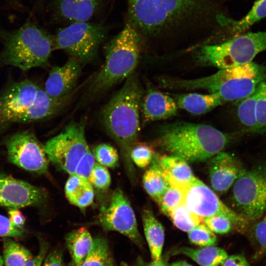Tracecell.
Wrapping results in <instances>:
<instances>
[{
	"mask_svg": "<svg viewBox=\"0 0 266 266\" xmlns=\"http://www.w3.org/2000/svg\"><path fill=\"white\" fill-rule=\"evenodd\" d=\"M142 93L137 75L133 72L110 99L102 112L104 127L119 146L127 174L133 183L136 177L130 152L140 131L139 107Z\"/></svg>",
	"mask_w": 266,
	"mask_h": 266,
	"instance_id": "6da1fadb",
	"label": "cell"
},
{
	"mask_svg": "<svg viewBox=\"0 0 266 266\" xmlns=\"http://www.w3.org/2000/svg\"><path fill=\"white\" fill-rule=\"evenodd\" d=\"M229 139L210 125L181 122L163 127L157 143L171 155L195 162L205 161L221 152Z\"/></svg>",
	"mask_w": 266,
	"mask_h": 266,
	"instance_id": "7a4b0ae2",
	"label": "cell"
},
{
	"mask_svg": "<svg viewBox=\"0 0 266 266\" xmlns=\"http://www.w3.org/2000/svg\"><path fill=\"white\" fill-rule=\"evenodd\" d=\"M266 79V67L253 62L227 68L201 78L178 79V88L207 90L224 103L239 100L253 93Z\"/></svg>",
	"mask_w": 266,
	"mask_h": 266,
	"instance_id": "3957f363",
	"label": "cell"
},
{
	"mask_svg": "<svg viewBox=\"0 0 266 266\" xmlns=\"http://www.w3.org/2000/svg\"><path fill=\"white\" fill-rule=\"evenodd\" d=\"M140 52V38L132 21L107 43L104 64L95 75L90 91L102 92L126 79L134 72Z\"/></svg>",
	"mask_w": 266,
	"mask_h": 266,
	"instance_id": "277c9868",
	"label": "cell"
},
{
	"mask_svg": "<svg viewBox=\"0 0 266 266\" xmlns=\"http://www.w3.org/2000/svg\"><path fill=\"white\" fill-rule=\"evenodd\" d=\"M0 64L26 71L46 64L54 51V36L27 23L4 37Z\"/></svg>",
	"mask_w": 266,
	"mask_h": 266,
	"instance_id": "5b68a950",
	"label": "cell"
},
{
	"mask_svg": "<svg viewBox=\"0 0 266 266\" xmlns=\"http://www.w3.org/2000/svg\"><path fill=\"white\" fill-rule=\"evenodd\" d=\"M265 51L266 31H264L243 33L221 44L205 45L198 55L200 63L224 69L251 63Z\"/></svg>",
	"mask_w": 266,
	"mask_h": 266,
	"instance_id": "8992f818",
	"label": "cell"
},
{
	"mask_svg": "<svg viewBox=\"0 0 266 266\" xmlns=\"http://www.w3.org/2000/svg\"><path fill=\"white\" fill-rule=\"evenodd\" d=\"M200 0H128L133 23L152 33L181 20L197 8Z\"/></svg>",
	"mask_w": 266,
	"mask_h": 266,
	"instance_id": "52a82bcc",
	"label": "cell"
},
{
	"mask_svg": "<svg viewBox=\"0 0 266 266\" xmlns=\"http://www.w3.org/2000/svg\"><path fill=\"white\" fill-rule=\"evenodd\" d=\"M232 200L237 212L251 224L266 213V161L244 169L233 184Z\"/></svg>",
	"mask_w": 266,
	"mask_h": 266,
	"instance_id": "ba28073f",
	"label": "cell"
},
{
	"mask_svg": "<svg viewBox=\"0 0 266 266\" xmlns=\"http://www.w3.org/2000/svg\"><path fill=\"white\" fill-rule=\"evenodd\" d=\"M43 146L49 161L56 167L70 175L74 174L79 160L90 149L84 121L70 123Z\"/></svg>",
	"mask_w": 266,
	"mask_h": 266,
	"instance_id": "9c48e42d",
	"label": "cell"
},
{
	"mask_svg": "<svg viewBox=\"0 0 266 266\" xmlns=\"http://www.w3.org/2000/svg\"><path fill=\"white\" fill-rule=\"evenodd\" d=\"M105 35L100 25L73 22L60 29L54 36V50H63L81 64L94 59Z\"/></svg>",
	"mask_w": 266,
	"mask_h": 266,
	"instance_id": "30bf717a",
	"label": "cell"
},
{
	"mask_svg": "<svg viewBox=\"0 0 266 266\" xmlns=\"http://www.w3.org/2000/svg\"><path fill=\"white\" fill-rule=\"evenodd\" d=\"M184 203L203 218L214 215L227 217L234 228L242 233L246 234L251 225L242 215L225 205L213 191L197 178L186 188Z\"/></svg>",
	"mask_w": 266,
	"mask_h": 266,
	"instance_id": "8fae6325",
	"label": "cell"
},
{
	"mask_svg": "<svg viewBox=\"0 0 266 266\" xmlns=\"http://www.w3.org/2000/svg\"><path fill=\"white\" fill-rule=\"evenodd\" d=\"M4 144L8 159L12 164L33 173L47 172L49 159L44 146L32 131L16 133L8 137Z\"/></svg>",
	"mask_w": 266,
	"mask_h": 266,
	"instance_id": "7c38bea8",
	"label": "cell"
},
{
	"mask_svg": "<svg viewBox=\"0 0 266 266\" xmlns=\"http://www.w3.org/2000/svg\"><path fill=\"white\" fill-rule=\"evenodd\" d=\"M98 222L104 231L117 232L137 245H142L143 240L138 229L134 211L128 199L120 188H116L112 193L108 205L101 209Z\"/></svg>",
	"mask_w": 266,
	"mask_h": 266,
	"instance_id": "4fadbf2b",
	"label": "cell"
},
{
	"mask_svg": "<svg viewBox=\"0 0 266 266\" xmlns=\"http://www.w3.org/2000/svg\"><path fill=\"white\" fill-rule=\"evenodd\" d=\"M39 88L33 81L25 79L13 83L0 92V134L12 124L22 123Z\"/></svg>",
	"mask_w": 266,
	"mask_h": 266,
	"instance_id": "5bb4252c",
	"label": "cell"
},
{
	"mask_svg": "<svg viewBox=\"0 0 266 266\" xmlns=\"http://www.w3.org/2000/svg\"><path fill=\"white\" fill-rule=\"evenodd\" d=\"M47 198V193L43 189L0 173V206L9 209L39 206Z\"/></svg>",
	"mask_w": 266,
	"mask_h": 266,
	"instance_id": "9a60e30c",
	"label": "cell"
},
{
	"mask_svg": "<svg viewBox=\"0 0 266 266\" xmlns=\"http://www.w3.org/2000/svg\"><path fill=\"white\" fill-rule=\"evenodd\" d=\"M81 69V63L70 57L61 66L51 69L43 88L51 97L60 99L69 97L75 86Z\"/></svg>",
	"mask_w": 266,
	"mask_h": 266,
	"instance_id": "2e32d148",
	"label": "cell"
},
{
	"mask_svg": "<svg viewBox=\"0 0 266 266\" xmlns=\"http://www.w3.org/2000/svg\"><path fill=\"white\" fill-rule=\"evenodd\" d=\"M240 163L231 154L220 152L210 161L209 179L217 193L226 192L244 170Z\"/></svg>",
	"mask_w": 266,
	"mask_h": 266,
	"instance_id": "e0dca14e",
	"label": "cell"
},
{
	"mask_svg": "<svg viewBox=\"0 0 266 266\" xmlns=\"http://www.w3.org/2000/svg\"><path fill=\"white\" fill-rule=\"evenodd\" d=\"M152 162L162 172L170 185L186 188L196 178L187 162L179 157H159L155 153Z\"/></svg>",
	"mask_w": 266,
	"mask_h": 266,
	"instance_id": "ac0fdd59",
	"label": "cell"
},
{
	"mask_svg": "<svg viewBox=\"0 0 266 266\" xmlns=\"http://www.w3.org/2000/svg\"><path fill=\"white\" fill-rule=\"evenodd\" d=\"M178 106L170 96L149 88L142 103V114L145 122L165 120L176 114Z\"/></svg>",
	"mask_w": 266,
	"mask_h": 266,
	"instance_id": "d6986e66",
	"label": "cell"
},
{
	"mask_svg": "<svg viewBox=\"0 0 266 266\" xmlns=\"http://www.w3.org/2000/svg\"><path fill=\"white\" fill-rule=\"evenodd\" d=\"M102 0H56V10L62 18L73 22H88Z\"/></svg>",
	"mask_w": 266,
	"mask_h": 266,
	"instance_id": "ffe728a7",
	"label": "cell"
},
{
	"mask_svg": "<svg viewBox=\"0 0 266 266\" xmlns=\"http://www.w3.org/2000/svg\"><path fill=\"white\" fill-rule=\"evenodd\" d=\"M68 99L69 97L54 99L40 87L34 102L25 114L23 123L39 121L57 113L66 105Z\"/></svg>",
	"mask_w": 266,
	"mask_h": 266,
	"instance_id": "44dd1931",
	"label": "cell"
},
{
	"mask_svg": "<svg viewBox=\"0 0 266 266\" xmlns=\"http://www.w3.org/2000/svg\"><path fill=\"white\" fill-rule=\"evenodd\" d=\"M144 233L151 258L158 261L162 258L165 241L164 229L151 209H144L142 213Z\"/></svg>",
	"mask_w": 266,
	"mask_h": 266,
	"instance_id": "7402d4cb",
	"label": "cell"
},
{
	"mask_svg": "<svg viewBox=\"0 0 266 266\" xmlns=\"http://www.w3.org/2000/svg\"><path fill=\"white\" fill-rule=\"evenodd\" d=\"M68 201L81 209L90 206L94 201V191L89 181L74 174L70 175L65 187Z\"/></svg>",
	"mask_w": 266,
	"mask_h": 266,
	"instance_id": "603a6c76",
	"label": "cell"
},
{
	"mask_svg": "<svg viewBox=\"0 0 266 266\" xmlns=\"http://www.w3.org/2000/svg\"><path fill=\"white\" fill-rule=\"evenodd\" d=\"M65 240L71 258L68 266H80L92 247L94 238L89 231L82 227L68 233Z\"/></svg>",
	"mask_w": 266,
	"mask_h": 266,
	"instance_id": "cb8c5ba5",
	"label": "cell"
},
{
	"mask_svg": "<svg viewBox=\"0 0 266 266\" xmlns=\"http://www.w3.org/2000/svg\"><path fill=\"white\" fill-rule=\"evenodd\" d=\"M178 107L192 114L200 115L224 104L216 94L188 93L179 96L176 102Z\"/></svg>",
	"mask_w": 266,
	"mask_h": 266,
	"instance_id": "d4e9b609",
	"label": "cell"
},
{
	"mask_svg": "<svg viewBox=\"0 0 266 266\" xmlns=\"http://www.w3.org/2000/svg\"><path fill=\"white\" fill-rule=\"evenodd\" d=\"M172 254L185 255L200 266H222L229 256L224 249L215 246L199 249L183 247L175 250Z\"/></svg>",
	"mask_w": 266,
	"mask_h": 266,
	"instance_id": "484cf974",
	"label": "cell"
},
{
	"mask_svg": "<svg viewBox=\"0 0 266 266\" xmlns=\"http://www.w3.org/2000/svg\"><path fill=\"white\" fill-rule=\"evenodd\" d=\"M150 165V167L143 174L142 183L148 194L158 202L169 184L157 166L153 162Z\"/></svg>",
	"mask_w": 266,
	"mask_h": 266,
	"instance_id": "4316f807",
	"label": "cell"
},
{
	"mask_svg": "<svg viewBox=\"0 0 266 266\" xmlns=\"http://www.w3.org/2000/svg\"><path fill=\"white\" fill-rule=\"evenodd\" d=\"M246 234L254 252L253 260H261L266 256V213L251 224Z\"/></svg>",
	"mask_w": 266,
	"mask_h": 266,
	"instance_id": "83f0119b",
	"label": "cell"
},
{
	"mask_svg": "<svg viewBox=\"0 0 266 266\" xmlns=\"http://www.w3.org/2000/svg\"><path fill=\"white\" fill-rule=\"evenodd\" d=\"M33 257L21 244L11 237H3L2 260L5 266H25Z\"/></svg>",
	"mask_w": 266,
	"mask_h": 266,
	"instance_id": "f1b7e54d",
	"label": "cell"
},
{
	"mask_svg": "<svg viewBox=\"0 0 266 266\" xmlns=\"http://www.w3.org/2000/svg\"><path fill=\"white\" fill-rule=\"evenodd\" d=\"M239 101V102L237 107V116L239 122L244 128V132L256 133L257 130L256 90L250 95Z\"/></svg>",
	"mask_w": 266,
	"mask_h": 266,
	"instance_id": "f546056e",
	"label": "cell"
},
{
	"mask_svg": "<svg viewBox=\"0 0 266 266\" xmlns=\"http://www.w3.org/2000/svg\"><path fill=\"white\" fill-rule=\"evenodd\" d=\"M168 216L177 228L188 233L200 224L204 219L190 210L184 203L175 207Z\"/></svg>",
	"mask_w": 266,
	"mask_h": 266,
	"instance_id": "4dcf8cb0",
	"label": "cell"
},
{
	"mask_svg": "<svg viewBox=\"0 0 266 266\" xmlns=\"http://www.w3.org/2000/svg\"><path fill=\"white\" fill-rule=\"evenodd\" d=\"M112 261L107 240L94 238L92 247L80 266H107Z\"/></svg>",
	"mask_w": 266,
	"mask_h": 266,
	"instance_id": "1f68e13d",
	"label": "cell"
},
{
	"mask_svg": "<svg viewBox=\"0 0 266 266\" xmlns=\"http://www.w3.org/2000/svg\"><path fill=\"white\" fill-rule=\"evenodd\" d=\"M266 17V0H257L248 12L238 21H231L232 32L241 33Z\"/></svg>",
	"mask_w": 266,
	"mask_h": 266,
	"instance_id": "d6a6232c",
	"label": "cell"
},
{
	"mask_svg": "<svg viewBox=\"0 0 266 266\" xmlns=\"http://www.w3.org/2000/svg\"><path fill=\"white\" fill-rule=\"evenodd\" d=\"M186 189L169 185L157 202L161 212L168 216L175 207L184 203Z\"/></svg>",
	"mask_w": 266,
	"mask_h": 266,
	"instance_id": "836d02e7",
	"label": "cell"
},
{
	"mask_svg": "<svg viewBox=\"0 0 266 266\" xmlns=\"http://www.w3.org/2000/svg\"><path fill=\"white\" fill-rule=\"evenodd\" d=\"M92 153L99 164L109 168H115L118 165L119 154L112 145L101 143L95 146Z\"/></svg>",
	"mask_w": 266,
	"mask_h": 266,
	"instance_id": "e575fe53",
	"label": "cell"
},
{
	"mask_svg": "<svg viewBox=\"0 0 266 266\" xmlns=\"http://www.w3.org/2000/svg\"><path fill=\"white\" fill-rule=\"evenodd\" d=\"M189 241L200 247L215 246L217 238L205 225L200 224L188 233Z\"/></svg>",
	"mask_w": 266,
	"mask_h": 266,
	"instance_id": "d590c367",
	"label": "cell"
},
{
	"mask_svg": "<svg viewBox=\"0 0 266 266\" xmlns=\"http://www.w3.org/2000/svg\"><path fill=\"white\" fill-rule=\"evenodd\" d=\"M257 130L256 133H266V79L256 90Z\"/></svg>",
	"mask_w": 266,
	"mask_h": 266,
	"instance_id": "8d00e7d4",
	"label": "cell"
},
{
	"mask_svg": "<svg viewBox=\"0 0 266 266\" xmlns=\"http://www.w3.org/2000/svg\"><path fill=\"white\" fill-rule=\"evenodd\" d=\"M155 154L154 149L150 146L143 143H134L130 152L133 163L141 168L149 165Z\"/></svg>",
	"mask_w": 266,
	"mask_h": 266,
	"instance_id": "74e56055",
	"label": "cell"
},
{
	"mask_svg": "<svg viewBox=\"0 0 266 266\" xmlns=\"http://www.w3.org/2000/svg\"><path fill=\"white\" fill-rule=\"evenodd\" d=\"M89 181L92 186L100 190H106L111 184V176L106 167L95 163Z\"/></svg>",
	"mask_w": 266,
	"mask_h": 266,
	"instance_id": "f35d334b",
	"label": "cell"
},
{
	"mask_svg": "<svg viewBox=\"0 0 266 266\" xmlns=\"http://www.w3.org/2000/svg\"><path fill=\"white\" fill-rule=\"evenodd\" d=\"M204 224L213 233L226 234L234 228L231 222L226 217L214 215L203 219Z\"/></svg>",
	"mask_w": 266,
	"mask_h": 266,
	"instance_id": "ab89813d",
	"label": "cell"
},
{
	"mask_svg": "<svg viewBox=\"0 0 266 266\" xmlns=\"http://www.w3.org/2000/svg\"><path fill=\"white\" fill-rule=\"evenodd\" d=\"M95 163L94 156L89 149L79 160L74 174L89 180Z\"/></svg>",
	"mask_w": 266,
	"mask_h": 266,
	"instance_id": "60d3db41",
	"label": "cell"
},
{
	"mask_svg": "<svg viewBox=\"0 0 266 266\" xmlns=\"http://www.w3.org/2000/svg\"><path fill=\"white\" fill-rule=\"evenodd\" d=\"M24 233V229L15 226L8 218L0 215V236L20 238Z\"/></svg>",
	"mask_w": 266,
	"mask_h": 266,
	"instance_id": "b9f144b4",
	"label": "cell"
},
{
	"mask_svg": "<svg viewBox=\"0 0 266 266\" xmlns=\"http://www.w3.org/2000/svg\"><path fill=\"white\" fill-rule=\"evenodd\" d=\"M39 250L35 256L33 257L25 266H41L48 250L47 243L42 239H39Z\"/></svg>",
	"mask_w": 266,
	"mask_h": 266,
	"instance_id": "7bdbcfd3",
	"label": "cell"
},
{
	"mask_svg": "<svg viewBox=\"0 0 266 266\" xmlns=\"http://www.w3.org/2000/svg\"><path fill=\"white\" fill-rule=\"evenodd\" d=\"M41 266H64L61 251L55 250L47 255Z\"/></svg>",
	"mask_w": 266,
	"mask_h": 266,
	"instance_id": "ee69618b",
	"label": "cell"
},
{
	"mask_svg": "<svg viewBox=\"0 0 266 266\" xmlns=\"http://www.w3.org/2000/svg\"><path fill=\"white\" fill-rule=\"evenodd\" d=\"M222 266H251L244 255L238 254L228 256Z\"/></svg>",
	"mask_w": 266,
	"mask_h": 266,
	"instance_id": "f6af8a7d",
	"label": "cell"
},
{
	"mask_svg": "<svg viewBox=\"0 0 266 266\" xmlns=\"http://www.w3.org/2000/svg\"><path fill=\"white\" fill-rule=\"evenodd\" d=\"M8 215V219L15 226L19 229H24L26 219L23 214L18 209H9Z\"/></svg>",
	"mask_w": 266,
	"mask_h": 266,
	"instance_id": "bcb514c9",
	"label": "cell"
},
{
	"mask_svg": "<svg viewBox=\"0 0 266 266\" xmlns=\"http://www.w3.org/2000/svg\"><path fill=\"white\" fill-rule=\"evenodd\" d=\"M145 266H167L166 262L162 259V257L158 261H152L151 262L147 264Z\"/></svg>",
	"mask_w": 266,
	"mask_h": 266,
	"instance_id": "7dc6e473",
	"label": "cell"
},
{
	"mask_svg": "<svg viewBox=\"0 0 266 266\" xmlns=\"http://www.w3.org/2000/svg\"><path fill=\"white\" fill-rule=\"evenodd\" d=\"M169 266H193L189 263L183 261H179L172 263Z\"/></svg>",
	"mask_w": 266,
	"mask_h": 266,
	"instance_id": "c3c4849f",
	"label": "cell"
},
{
	"mask_svg": "<svg viewBox=\"0 0 266 266\" xmlns=\"http://www.w3.org/2000/svg\"><path fill=\"white\" fill-rule=\"evenodd\" d=\"M3 263L2 257L0 256V266H3Z\"/></svg>",
	"mask_w": 266,
	"mask_h": 266,
	"instance_id": "681fc988",
	"label": "cell"
},
{
	"mask_svg": "<svg viewBox=\"0 0 266 266\" xmlns=\"http://www.w3.org/2000/svg\"><path fill=\"white\" fill-rule=\"evenodd\" d=\"M107 266H115L113 260L110 262V263L108 264Z\"/></svg>",
	"mask_w": 266,
	"mask_h": 266,
	"instance_id": "f907efd6",
	"label": "cell"
},
{
	"mask_svg": "<svg viewBox=\"0 0 266 266\" xmlns=\"http://www.w3.org/2000/svg\"></svg>",
	"mask_w": 266,
	"mask_h": 266,
	"instance_id": "816d5d0a",
	"label": "cell"
}]
</instances>
